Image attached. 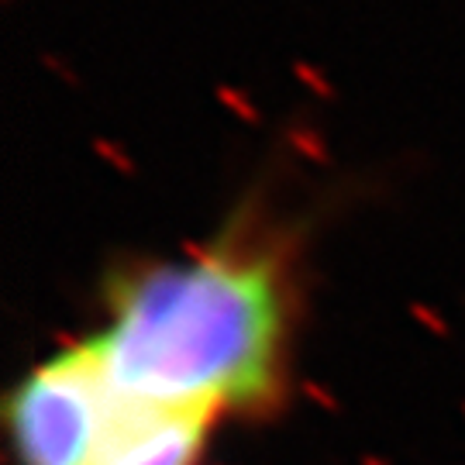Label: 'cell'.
Wrapping results in <instances>:
<instances>
[{"label": "cell", "mask_w": 465, "mask_h": 465, "mask_svg": "<svg viewBox=\"0 0 465 465\" xmlns=\"http://www.w3.org/2000/svg\"><path fill=\"white\" fill-rule=\"evenodd\" d=\"M224 420L211 407L111 400L86 465H200L211 431Z\"/></svg>", "instance_id": "cell-3"}, {"label": "cell", "mask_w": 465, "mask_h": 465, "mask_svg": "<svg viewBox=\"0 0 465 465\" xmlns=\"http://www.w3.org/2000/svg\"><path fill=\"white\" fill-rule=\"evenodd\" d=\"M111 400L114 390L94 341L69 345L35 366L7 400V434L17 462L86 465Z\"/></svg>", "instance_id": "cell-2"}, {"label": "cell", "mask_w": 465, "mask_h": 465, "mask_svg": "<svg viewBox=\"0 0 465 465\" xmlns=\"http://www.w3.org/2000/svg\"><path fill=\"white\" fill-rule=\"evenodd\" d=\"M293 282L286 252L234 228L183 259L132 262L107 282L94 334L117 397L269 414L286 390Z\"/></svg>", "instance_id": "cell-1"}]
</instances>
